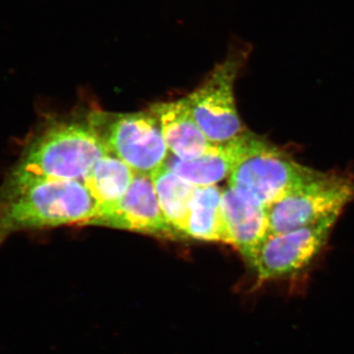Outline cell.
Returning a JSON list of instances; mask_svg holds the SVG:
<instances>
[{
    "mask_svg": "<svg viewBox=\"0 0 354 354\" xmlns=\"http://www.w3.org/2000/svg\"><path fill=\"white\" fill-rule=\"evenodd\" d=\"M95 214L83 181L10 172L0 186V244L23 230L88 225Z\"/></svg>",
    "mask_w": 354,
    "mask_h": 354,
    "instance_id": "obj_1",
    "label": "cell"
},
{
    "mask_svg": "<svg viewBox=\"0 0 354 354\" xmlns=\"http://www.w3.org/2000/svg\"><path fill=\"white\" fill-rule=\"evenodd\" d=\"M88 115L48 118L26 142L13 174L83 181L109 153Z\"/></svg>",
    "mask_w": 354,
    "mask_h": 354,
    "instance_id": "obj_2",
    "label": "cell"
},
{
    "mask_svg": "<svg viewBox=\"0 0 354 354\" xmlns=\"http://www.w3.org/2000/svg\"><path fill=\"white\" fill-rule=\"evenodd\" d=\"M235 160L228 185L266 208L285 196L313 171L251 133H242L235 138Z\"/></svg>",
    "mask_w": 354,
    "mask_h": 354,
    "instance_id": "obj_3",
    "label": "cell"
},
{
    "mask_svg": "<svg viewBox=\"0 0 354 354\" xmlns=\"http://www.w3.org/2000/svg\"><path fill=\"white\" fill-rule=\"evenodd\" d=\"M251 53V46L234 41L225 57L201 84L186 95L193 118L212 144L232 141L245 132L235 100V83Z\"/></svg>",
    "mask_w": 354,
    "mask_h": 354,
    "instance_id": "obj_4",
    "label": "cell"
},
{
    "mask_svg": "<svg viewBox=\"0 0 354 354\" xmlns=\"http://www.w3.org/2000/svg\"><path fill=\"white\" fill-rule=\"evenodd\" d=\"M354 201V176L312 171L301 183L268 207L269 234L312 225Z\"/></svg>",
    "mask_w": 354,
    "mask_h": 354,
    "instance_id": "obj_5",
    "label": "cell"
},
{
    "mask_svg": "<svg viewBox=\"0 0 354 354\" xmlns=\"http://www.w3.org/2000/svg\"><path fill=\"white\" fill-rule=\"evenodd\" d=\"M109 152L142 176H152L169 158L160 123L150 109L129 113H88Z\"/></svg>",
    "mask_w": 354,
    "mask_h": 354,
    "instance_id": "obj_6",
    "label": "cell"
},
{
    "mask_svg": "<svg viewBox=\"0 0 354 354\" xmlns=\"http://www.w3.org/2000/svg\"><path fill=\"white\" fill-rule=\"evenodd\" d=\"M339 215L281 234H268L246 259L256 276V286L274 279H291L311 266L327 244Z\"/></svg>",
    "mask_w": 354,
    "mask_h": 354,
    "instance_id": "obj_7",
    "label": "cell"
},
{
    "mask_svg": "<svg viewBox=\"0 0 354 354\" xmlns=\"http://www.w3.org/2000/svg\"><path fill=\"white\" fill-rule=\"evenodd\" d=\"M88 225L131 230L165 239L183 236L165 218L151 176L137 174L124 196L111 208L97 213Z\"/></svg>",
    "mask_w": 354,
    "mask_h": 354,
    "instance_id": "obj_8",
    "label": "cell"
},
{
    "mask_svg": "<svg viewBox=\"0 0 354 354\" xmlns=\"http://www.w3.org/2000/svg\"><path fill=\"white\" fill-rule=\"evenodd\" d=\"M221 211L230 245L248 259L269 234L267 208L228 185L221 189Z\"/></svg>",
    "mask_w": 354,
    "mask_h": 354,
    "instance_id": "obj_9",
    "label": "cell"
},
{
    "mask_svg": "<svg viewBox=\"0 0 354 354\" xmlns=\"http://www.w3.org/2000/svg\"><path fill=\"white\" fill-rule=\"evenodd\" d=\"M149 109L157 118L167 149L174 157L195 160L211 146L193 118L185 97L153 104Z\"/></svg>",
    "mask_w": 354,
    "mask_h": 354,
    "instance_id": "obj_10",
    "label": "cell"
},
{
    "mask_svg": "<svg viewBox=\"0 0 354 354\" xmlns=\"http://www.w3.org/2000/svg\"><path fill=\"white\" fill-rule=\"evenodd\" d=\"M235 138L227 143L211 144L206 153L195 160H183L169 156L165 165L197 187L216 185L230 176L235 160Z\"/></svg>",
    "mask_w": 354,
    "mask_h": 354,
    "instance_id": "obj_11",
    "label": "cell"
},
{
    "mask_svg": "<svg viewBox=\"0 0 354 354\" xmlns=\"http://www.w3.org/2000/svg\"><path fill=\"white\" fill-rule=\"evenodd\" d=\"M135 174L129 165L111 153L94 165L83 183L97 203V214L111 208L124 196Z\"/></svg>",
    "mask_w": 354,
    "mask_h": 354,
    "instance_id": "obj_12",
    "label": "cell"
},
{
    "mask_svg": "<svg viewBox=\"0 0 354 354\" xmlns=\"http://www.w3.org/2000/svg\"><path fill=\"white\" fill-rule=\"evenodd\" d=\"M165 218L176 232L186 236L191 204L197 186L177 176L167 165L151 176Z\"/></svg>",
    "mask_w": 354,
    "mask_h": 354,
    "instance_id": "obj_13",
    "label": "cell"
},
{
    "mask_svg": "<svg viewBox=\"0 0 354 354\" xmlns=\"http://www.w3.org/2000/svg\"><path fill=\"white\" fill-rule=\"evenodd\" d=\"M185 234L198 241L223 242L230 245L221 211V189L218 186L196 188Z\"/></svg>",
    "mask_w": 354,
    "mask_h": 354,
    "instance_id": "obj_14",
    "label": "cell"
}]
</instances>
